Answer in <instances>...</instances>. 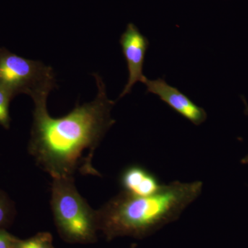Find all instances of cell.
<instances>
[{
	"label": "cell",
	"mask_w": 248,
	"mask_h": 248,
	"mask_svg": "<svg viewBox=\"0 0 248 248\" xmlns=\"http://www.w3.org/2000/svg\"><path fill=\"white\" fill-rule=\"evenodd\" d=\"M97 97L83 105L77 104L68 115L53 118L46 108L49 94L32 97L35 108L28 151L36 164L53 179L82 175L102 177L93 164L94 151L116 123L110 112L115 101L108 98L100 76L93 73Z\"/></svg>",
	"instance_id": "obj_1"
},
{
	"label": "cell",
	"mask_w": 248,
	"mask_h": 248,
	"mask_svg": "<svg viewBox=\"0 0 248 248\" xmlns=\"http://www.w3.org/2000/svg\"><path fill=\"white\" fill-rule=\"evenodd\" d=\"M203 182L175 181L157 192L139 197L122 191L97 211L98 231L108 241L117 237L143 239L176 221L202 194Z\"/></svg>",
	"instance_id": "obj_2"
},
{
	"label": "cell",
	"mask_w": 248,
	"mask_h": 248,
	"mask_svg": "<svg viewBox=\"0 0 248 248\" xmlns=\"http://www.w3.org/2000/svg\"><path fill=\"white\" fill-rule=\"evenodd\" d=\"M51 205L59 234L71 244H93L97 239V211L80 195L74 178L53 179Z\"/></svg>",
	"instance_id": "obj_3"
},
{
	"label": "cell",
	"mask_w": 248,
	"mask_h": 248,
	"mask_svg": "<svg viewBox=\"0 0 248 248\" xmlns=\"http://www.w3.org/2000/svg\"><path fill=\"white\" fill-rule=\"evenodd\" d=\"M0 87L13 98L19 94L34 97L57 87L53 68L0 48Z\"/></svg>",
	"instance_id": "obj_4"
},
{
	"label": "cell",
	"mask_w": 248,
	"mask_h": 248,
	"mask_svg": "<svg viewBox=\"0 0 248 248\" xmlns=\"http://www.w3.org/2000/svg\"><path fill=\"white\" fill-rule=\"evenodd\" d=\"M120 43L127 63L128 79L118 99L131 92L136 83L144 84L148 79L143 74V65L150 45L148 38L133 23H129L127 25L125 31L121 35Z\"/></svg>",
	"instance_id": "obj_5"
},
{
	"label": "cell",
	"mask_w": 248,
	"mask_h": 248,
	"mask_svg": "<svg viewBox=\"0 0 248 248\" xmlns=\"http://www.w3.org/2000/svg\"><path fill=\"white\" fill-rule=\"evenodd\" d=\"M144 84L147 93L158 96L174 112L195 125H200L206 120L208 115L203 108L192 102L177 88L170 86L164 78L147 79Z\"/></svg>",
	"instance_id": "obj_6"
},
{
	"label": "cell",
	"mask_w": 248,
	"mask_h": 248,
	"mask_svg": "<svg viewBox=\"0 0 248 248\" xmlns=\"http://www.w3.org/2000/svg\"><path fill=\"white\" fill-rule=\"evenodd\" d=\"M120 182L124 191L139 197L154 195L163 186L152 173L139 166L125 169Z\"/></svg>",
	"instance_id": "obj_7"
},
{
	"label": "cell",
	"mask_w": 248,
	"mask_h": 248,
	"mask_svg": "<svg viewBox=\"0 0 248 248\" xmlns=\"http://www.w3.org/2000/svg\"><path fill=\"white\" fill-rule=\"evenodd\" d=\"M14 248H55L53 236L50 232H42L29 239H18Z\"/></svg>",
	"instance_id": "obj_8"
},
{
	"label": "cell",
	"mask_w": 248,
	"mask_h": 248,
	"mask_svg": "<svg viewBox=\"0 0 248 248\" xmlns=\"http://www.w3.org/2000/svg\"><path fill=\"white\" fill-rule=\"evenodd\" d=\"M15 216L14 202L4 191L0 190V228L6 229L14 221Z\"/></svg>",
	"instance_id": "obj_9"
},
{
	"label": "cell",
	"mask_w": 248,
	"mask_h": 248,
	"mask_svg": "<svg viewBox=\"0 0 248 248\" xmlns=\"http://www.w3.org/2000/svg\"><path fill=\"white\" fill-rule=\"evenodd\" d=\"M18 240L6 229L0 228V248H14L15 245Z\"/></svg>",
	"instance_id": "obj_10"
},
{
	"label": "cell",
	"mask_w": 248,
	"mask_h": 248,
	"mask_svg": "<svg viewBox=\"0 0 248 248\" xmlns=\"http://www.w3.org/2000/svg\"><path fill=\"white\" fill-rule=\"evenodd\" d=\"M242 100L245 104V114L248 116V104L246 102V98L242 97ZM241 163L243 164H248V154L241 159Z\"/></svg>",
	"instance_id": "obj_11"
},
{
	"label": "cell",
	"mask_w": 248,
	"mask_h": 248,
	"mask_svg": "<svg viewBox=\"0 0 248 248\" xmlns=\"http://www.w3.org/2000/svg\"><path fill=\"white\" fill-rule=\"evenodd\" d=\"M130 248H137V244H132L131 246H130Z\"/></svg>",
	"instance_id": "obj_12"
}]
</instances>
